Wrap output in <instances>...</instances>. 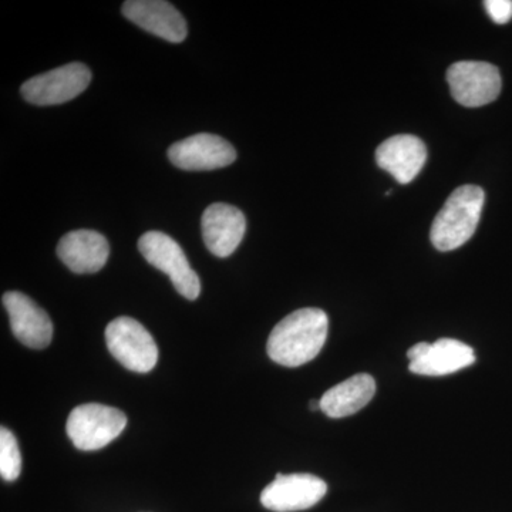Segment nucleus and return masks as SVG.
<instances>
[{
  "label": "nucleus",
  "instance_id": "1",
  "mask_svg": "<svg viewBox=\"0 0 512 512\" xmlns=\"http://www.w3.org/2000/svg\"><path fill=\"white\" fill-rule=\"evenodd\" d=\"M328 330V315L322 309L305 308L292 312L269 335L268 356L285 367L305 365L325 346Z\"/></svg>",
  "mask_w": 512,
  "mask_h": 512
},
{
  "label": "nucleus",
  "instance_id": "2",
  "mask_svg": "<svg viewBox=\"0 0 512 512\" xmlns=\"http://www.w3.org/2000/svg\"><path fill=\"white\" fill-rule=\"evenodd\" d=\"M484 202L483 188L477 185H463L453 191L431 225L430 238L434 247L447 252L470 241L480 222Z\"/></svg>",
  "mask_w": 512,
  "mask_h": 512
},
{
  "label": "nucleus",
  "instance_id": "3",
  "mask_svg": "<svg viewBox=\"0 0 512 512\" xmlns=\"http://www.w3.org/2000/svg\"><path fill=\"white\" fill-rule=\"evenodd\" d=\"M127 426L121 410L99 403L80 404L70 413L66 431L74 446L96 451L117 439Z\"/></svg>",
  "mask_w": 512,
  "mask_h": 512
},
{
  "label": "nucleus",
  "instance_id": "4",
  "mask_svg": "<svg viewBox=\"0 0 512 512\" xmlns=\"http://www.w3.org/2000/svg\"><path fill=\"white\" fill-rule=\"evenodd\" d=\"M138 249L148 264L170 276L175 291L188 301H195L201 293V282L188 262L183 248L164 232H146L138 239Z\"/></svg>",
  "mask_w": 512,
  "mask_h": 512
},
{
  "label": "nucleus",
  "instance_id": "5",
  "mask_svg": "<svg viewBox=\"0 0 512 512\" xmlns=\"http://www.w3.org/2000/svg\"><path fill=\"white\" fill-rule=\"evenodd\" d=\"M106 343L117 362L136 373H148L158 360L153 336L136 319L121 316L106 328Z\"/></svg>",
  "mask_w": 512,
  "mask_h": 512
},
{
  "label": "nucleus",
  "instance_id": "6",
  "mask_svg": "<svg viewBox=\"0 0 512 512\" xmlns=\"http://www.w3.org/2000/svg\"><path fill=\"white\" fill-rule=\"evenodd\" d=\"M92 82V72L83 63H69L23 83V99L35 106H57L76 99Z\"/></svg>",
  "mask_w": 512,
  "mask_h": 512
},
{
  "label": "nucleus",
  "instance_id": "7",
  "mask_svg": "<svg viewBox=\"0 0 512 512\" xmlns=\"http://www.w3.org/2000/svg\"><path fill=\"white\" fill-rule=\"evenodd\" d=\"M447 82L454 100L464 107L493 103L501 93L500 70L485 62H457L447 70Z\"/></svg>",
  "mask_w": 512,
  "mask_h": 512
},
{
  "label": "nucleus",
  "instance_id": "8",
  "mask_svg": "<svg viewBox=\"0 0 512 512\" xmlns=\"http://www.w3.org/2000/svg\"><path fill=\"white\" fill-rule=\"evenodd\" d=\"M328 493V484L312 474H278L261 494L266 510L295 512L309 510Z\"/></svg>",
  "mask_w": 512,
  "mask_h": 512
},
{
  "label": "nucleus",
  "instance_id": "9",
  "mask_svg": "<svg viewBox=\"0 0 512 512\" xmlns=\"http://www.w3.org/2000/svg\"><path fill=\"white\" fill-rule=\"evenodd\" d=\"M168 158L185 171H210L228 167L237 160V151L215 134H195L168 148Z\"/></svg>",
  "mask_w": 512,
  "mask_h": 512
},
{
  "label": "nucleus",
  "instance_id": "10",
  "mask_svg": "<svg viewBox=\"0 0 512 512\" xmlns=\"http://www.w3.org/2000/svg\"><path fill=\"white\" fill-rule=\"evenodd\" d=\"M3 306L9 313L13 335L32 349H45L53 339V323L45 309L22 292H6Z\"/></svg>",
  "mask_w": 512,
  "mask_h": 512
},
{
  "label": "nucleus",
  "instance_id": "11",
  "mask_svg": "<svg viewBox=\"0 0 512 512\" xmlns=\"http://www.w3.org/2000/svg\"><path fill=\"white\" fill-rule=\"evenodd\" d=\"M201 229L208 251L218 258H228L244 239L247 220L234 205L217 202L202 214Z\"/></svg>",
  "mask_w": 512,
  "mask_h": 512
},
{
  "label": "nucleus",
  "instance_id": "12",
  "mask_svg": "<svg viewBox=\"0 0 512 512\" xmlns=\"http://www.w3.org/2000/svg\"><path fill=\"white\" fill-rule=\"evenodd\" d=\"M121 12L141 29L171 43L184 42L188 35L184 16L164 0H128Z\"/></svg>",
  "mask_w": 512,
  "mask_h": 512
},
{
  "label": "nucleus",
  "instance_id": "13",
  "mask_svg": "<svg viewBox=\"0 0 512 512\" xmlns=\"http://www.w3.org/2000/svg\"><path fill=\"white\" fill-rule=\"evenodd\" d=\"M376 161L397 183L409 184L427 161V148L419 137L400 134L383 141L376 150Z\"/></svg>",
  "mask_w": 512,
  "mask_h": 512
},
{
  "label": "nucleus",
  "instance_id": "14",
  "mask_svg": "<svg viewBox=\"0 0 512 512\" xmlns=\"http://www.w3.org/2000/svg\"><path fill=\"white\" fill-rule=\"evenodd\" d=\"M57 255L74 274H96L109 259L110 245L99 232L79 229L60 239Z\"/></svg>",
  "mask_w": 512,
  "mask_h": 512
},
{
  "label": "nucleus",
  "instance_id": "15",
  "mask_svg": "<svg viewBox=\"0 0 512 512\" xmlns=\"http://www.w3.org/2000/svg\"><path fill=\"white\" fill-rule=\"evenodd\" d=\"M476 363L473 348L456 339L443 338L430 345L426 355L410 362L409 370L420 376H446Z\"/></svg>",
  "mask_w": 512,
  "mask_h": 512
},
{
  "label": "nucleus",
  "instance_id": "16",
  "mask_svg": "<svg viewBox=\"0 0 512 512\" xmlns=\"http://www.w3.org/2000/svg\"><path fill=\"white\" fill-rule=\"evenodd\" d=\"M375 393V379L367 373H359L323 394L320 410L330 419H343L365 409Z\"/></svg>",
  "mask_w": 512,
  "mask_h": 512
},
{
  "label": "nucleus",
  "instance_id": "17",
  "mask_svg": "<svg viewBox=\"0 0 512 512\" xmlns=\"http://www.w3.org/2000/svg\"><path fill=\"white\" fill-rule=\"evenodd\" d=\"M22 471V456L18 446V440L12 431L2 427L0 430V474L3 480H18Z\"/></svg>",
  "mask_w": 512,
  "mask_h": 512
},
{
  "label": "nucleus",
  "instance_id": "18",
  "mask_svg": "<svg viewBox=\"0 0 512 512\" xmlns=\"http://www.w3.org/2000/svg\"><path fill=\"white\" fill-rule=\"evenodd\" d=\"M485 9L498 25H505L512 19V0H487Z\"/></svg>",
  "mask_w": 512,
  "mask_h": 512
},
{
  "label": "nucleus",
  "instance_id": "19",
  "mask_svg": "<svg viewBox=\"0 0 512 512\" xmlns=\"http://www.w3.org/2000/svg\"><path fill=\"white\" fill-rule=\"evenodd\" d=\"M309 409L313 410V412L320 410V400H311V403H309Z\"/></svg>",
  "mask_w": 512,
  "mask_h": 512
}]
</instances>
